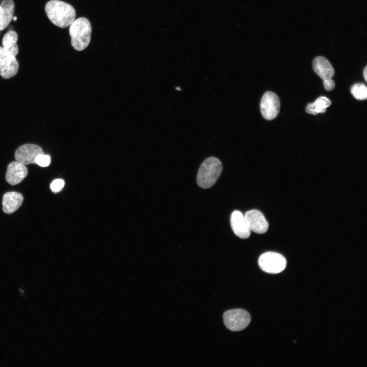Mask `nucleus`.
<instances>
[{
  "instance_id": "obj_3",
  "label": "nucleus",
  "mask_w": 367,
  "mask_h": 367,
  "mask_svg": "<svg viewBox=\"0 0 367 367\" xmlns=\"http://www.w3.org/2000/svg\"><path fill=\"white\" fill-rule=\"evenodd\" d=\"M222 165L215 157L206 159L201 164L197 175L198 185L203 189L212 187L217 181L222 171Z\"/></svg>"
},
{
  "instance_id": "obj_6",
  "label": "nucleus",
  "mask_w": 367,
  "mask_h": 367,
  "mask_svg": "<svg viewBox=\"0 0 367 367\" xmlns=\"http://www.w3.org/2000/svg\"><path fill=\"white\" fill-rule=\"evenodd\" d=\"M280 107L278 96L271 91L266 92L260 101V111L263 117L266 120H272L278 115Z\"/></svg>"
},
{
  "instance_id": "obj_10",
  "label": "nucleus",
  "mask_w": 367,
  "mask_h": 367,
  "mask_svg": "<svg viewBox=\"0 0 367 367\" xmlns=\"http://www.w3.org/2000/svg\"><path fill=\"white\" fill-rule=\"evenodd\" d=\"M28 171L25 166L17 161L10 163L7 167L6 179L8 184L16 185L26 177Z\"/></svg>"
},
{
  "instance_id": "obj_13",
  "label": "nucleus",
  "mask_w": 367,
  "mask_h": 367,
  "mask_svg": "<svg viewBox=\"0 0 367 367\" xmlns=\"http://www.w3.org/2000/svg\"><path fill=\"white\" fill-rule=\"evenodd\" d=\"M23 201L22 194L16 192H9L4 194L3 198V210L7 214H11L21 205Z\"/></svg>"
},
{
  "instance_id": "obj_15",
  "label": "nucleus",
  "mask_w": 367,
  "mask_h": 367,
  "mask_svg": "<svg viewBox=\"0 0 367 367\" xmlns=\"http://www.w3.org/2000/svg\"><path fill=\"white\" fill-rule=\"evenodd\" d=\"M18 35L13 30H9L3 37V47L16 57L18 53L17 44Z\"/></svg>"
},
{
  "instance_id": "obj_16",
  "label": "nucleus",
  "mask_w": 367,
  "mask_h": 367,
  "mask_svg": "<svg viewBox=\"0 0 367 367\" xmlns=\"http://www.w3.org/2000/svg\"><path fill=\"white\" fill-rule=\"evenodd\" d=\"M331 104V101L326 97H319L314 102L309 103L306 107V112L312 115L324 113Z\"/></svg>"
},
{
  "instance_id": "obj_7",
  "label": "nucleus",
  "mask_w": 367,
  "mask_h": 367,
  "mask_svg": "<svg viewBox=\"0 0 367 367\" xmlns=\"http://www.w3.org/2000/svg\"><path fill=\"white\" fill-rule=\"evenodd\" d=\"M19 64L15 57L0 46V75L5 78H10L16 74Z\"/></svg>"
},
{
  "instance_id": "obj_9",
  "label": "nucleus",
  "mask_w": 367,
  "mask_h": 367,
  "mask_svg": "<svg viewBox=\"0 0 367 367\" xmlns=\"http://www.w3.org/2000/svg\"><path fill=\"white\" fill-rule=\"evenodd\" d=\"M244 216L250 231L259 234H263L267 231L269 224L260 211L250 210L247 211Z\"/></svg>"
},
{
  "instance_id": "obj_2",
  "label": "nucleus",
  "mask_w": 367,
  "mask_h": 367,
  "mask_svg": "<svg viewBox=\"0 0 367 367\" xmlns=\"http://www.w3.org/2000/svg\"><path fill=\"white\" fill-rule=\"evenodd\" d=\"M91 32V25L88 19L80 17L74 20L69 27L72 47L77 51L85 49L90 42Z\"/></svg>"
},
{
  "instance_id": "obj_14",
  "label": "nucleus",
  "mask_w": 367,
  "mask_h": 367,
  "mask_svg": "<svg viewBox=\"0 0 367 367\" xmlns=\"http://www.w3.org/2000/svg\"><path fill=\"white\" fill-rule=\"evenodd\" d=\"M15 4L13 0H3L0 5V31L6 29L12 20Z\"/></svg>"
},
{
  "instance_id": "obj_1",
  "label": "nucleus",
  "mask_w": 367,
  "mask_h": 367,
  "mask_svg": "<svg viewBox=\"0 0 367 367\" xmlns=\"http://www.w3.org/2000/svg\"><path fill=\"white\" fill-rule=\"evenodd\" d=\"M46 14L55 25L65 28L74 20L76 13L73 7L60 0H51L45 6Z\"/></svg>"
},
{
  "instance_id": "obj_19",
  "label": "nucleus",
  "mask_w": 367,
  "mask_h": 367,
  "mask_svg": "<svg viewBox=\"0 0 367 367\" xmlns=\"http://www.w3.org/2000/svg\"><path fill=\"white\" fill-rule=\"evenodd\" d=\"M65 182L61 179H56L50 184V187L52 191L58 192L60 191L64 186Z\"/></svg>"
},
{
  "instance_id": "obj_8",
  "label": "nucleus",
  "mask_w": 367,
  "mask_h": 367,
  "mask_svg": "<svg viewBox=\"0 0 367 367\" xmlns=\"http://www.w3.org/2000/svg\"><path fill=\"white\" fill-rule=\"evenodd\" d=\"M44 153L41 147L34 144H26L19 147L15 152L16 161L24 165L36 164L38 155Z\"/></svg>"
},
{
  "instance_id": "obj_12",
  "label": "nucleus",
  "mask_w": 367,
  "mask_h": 367,
  "mask_svg": "<svg viewBox=\"0 0 367 367\" xmlns=\"http://www.w3.org/2000/svg\"><path fill=\"white\" fill-rule=\"evenodd\" d=\"M312 67L314 71L322 79L323 83L330 80L334 75V68L324 57H316L312 62Z\"/></svg>"
},
{
  "instance_id": "obj_4",
  "label": "nucleus",
  "mask_w": 367,
  "mask_h": 367,
  "mask_svg": "<svg viewBox=\"0 0 367 367\" xmlns=\"http://www.w3.org/2000/svg\"><path fill=\"white\" fill-rule=\"evenodd\" d=\"M258 263L262 270L271 274L281 272L286 266L284 257L274 252H267L262 254L258 258Z\"/></svg>"
},
{
  "instance_id": "obj_22",
  "label": "nucleus",
  "mask_w": 367,
  "mask_h": 367,
  "mask_svg": "<svg viewBox=\"0 0 367 367\" xmlns=\"http://www.w3.org/2000/svg\"><path fill=\"white\" fill-rule=\"evenodd\" d=\"M176 89L177 90H179V91H180V90H181V89H180V87H176Z\"/></svg>"
},
{
  "instance_id": "obj_18",
  "label": "nucleus",
  "mask_w": 367,
  "mask_h": 367,
  "mask_svg": "<svg viewBox=\"0 0 367 367\" xmlns=\"http://www.w3.org/2000/svg\"><path fill=\"white\" fill-rule=\"evenodd\" d=\"M35 162L36 164L41 167H46L50 164V158L48 155L40 154L37 156Z\"/></svg>"
},
{
  "instance_id": "obj_5",
  "label": "nucleus",
  "mask_w": 367,
  "mask_h": 367,
  "mask_svg": "<svg viewBox=\"0 0 367 367\" xmlns=\"http://www.w3.org/2000/svg\"><path fill=\"white\" fill-rule=\"evenodd\" d=\"M224 323L226 327L232 331L244 329L249 324L251 317L249 313L242 309H231L223 314Z\"/></svg>"
},
{
  "instance_id": "obj_11",
  "label": "nucleus",
  "mask_w": 367,
  "mask_h": 367,
  "mask_svg": "<svg viewBox=\"0 0 367 367\" xmlns=\"http://www.w3.org/2000/svg\"><path fill=\"white\" fill-rule=\"evenodd\" d=\"M230 224L234 233L241 239L248 238L251 231L242 213L239 211L233 212L230 216Z\"/></svg>"
},
{
  "instance_id": "obj_20",
  "label": "nucleus",
  "mask_w": 367,
  "mask_h": 367,
  "mask_svg": "<svg viewBox=\"0 0 367 367\" xmlns=\"http://www.w3.org/2000/svg\"><path fill=\"white\" fill-rule=\"evenodd\" d=\"M363 73L364 78L365 81H367V78H366V77H367V67L366 66L365 67L363 72Z\"/></svg>"
},
{
  "instance_id": "obj_17",
  "label": "nucleus",
  "mask_w": 367,
  "mask_h": 367,
  "mask_svg": "<svg viewBox=\"0 0 367 367\" xmlns=\"http://www.w3.org/2000/svg\"><path fill=\"white\" fill-rule=\"evenodd\" d=\"M353 96L358 100H365L367 97V88L362 83L354 85L351 89Z\"/></svg>"
},
{
  "instance_id": "obj_21",
  "label": "nucleus",
  "mask_w": 367,
  "mask_h": 367,
  "mask_svg": "<svg viewBox=\"0 0 367 367\" xmlns=\"http://www.w3.org/2000/svg\"><path fill=\"white\" fill-rule=\"evenodd\" d=\"M12 19H13L14 21H15L17 20V17L16 16L13 17Z\"/></svg>"
}]
</instances>
